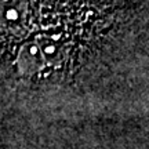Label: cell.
<instances>
[{"instance_id":"1","label":"cell","mask_w":149,"mask_h":149,"mask_svg":"<svg viewBox=\"0 0 149 149\" xmlns=\"http://www.w3.org/2000/svg\"><path fill=\"white\" fill-rule=\"evenodd\" d=\"M7 18H8V19H17V18H18V13L14 10H10L7 13Z\"/></svg>"},{"instance_id":"2","label":"cell","mask_w":149,"mask_h":149,"mask_svg":"<svg viewBox=\"0 0 149 149\" xmlns=\"http://www.w3.org/2000/svg\"><path fill=\"white\" fill-rule=\"evenodd\" d=\"M54 50H55L54 46H48V47L46 48V51H47V53H54Z\"/></svg>"}]
</instances>
